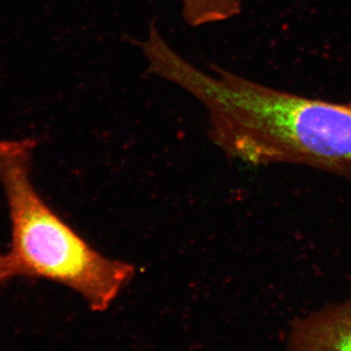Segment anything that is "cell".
<instances>
[{
  "label": "cell",
  "instance_id": "obj_5",
  "mask_svg": "<svg viewBox=\"0 0 351 351\" xmlns=\"http://www.w3.org/2000/svg\"><path fill=\"white\" fill-rule=\"evenodd\" d=\"M14 276H18V274L12 258L8 254L6 255L0 254V286Z\"/></svg>",
  "mask_w": 351,
  "mask_h": 351
},
{
  "label": "cell",
  "instance_id": "obj_1",
  "mask_svg": "<svg viewBox=\"0 0 351 351\" xmlns=\"http://www.w3.org/2000/svg\"><path fill=\"white\" fill-rule=\"evenodd\" d=\"M210 69L193 78L189 91L206 110L212 142L228 158L351 171V106L265 86L217 64Z\"/></svg>",
  "mask_w": 351,
  "mask_h": 351
},
{
  "label": "cell",
  "instance_id": "obj_2",
  "mask_svg": "<svg viewBox=\"0 0 351 351\" xmlns=\"http://www.w3.org/2000/svg\"><path fill=\"white\" fill-rule=\"evenodd\" d=\"M32 140L0 142V182L9 208L18 276L46 279L75 291L104 311L136 276L135 265L93 248L43 200L32 180Z\"/></svg>",
  "mask_w": 351,
  "mask_h": 351
},
{
  "label": "cell",
  "instance_id": "obj_3",
  "mask_svg": "<svg viewBox=\"0 0 351 351\" xmlns=\"http://www.w3.org/2000/svg\"><path fill=\"white\" fill-rule=\"evenodd\" d=\"M289 348L290 351H351V292L343 302L295 321Z\"/></svg>",
  "mask_w": 351,
  "mask_h": 351
},
{
  "label": "cell",
  "instance_id": "obj_4",
  "mask_svg": "<svg viewBox=\"0 0 351 351\" xmlns=\"http://www.w3.org/2000/svg\"><path fill=\"white\" fill-rule=\"evenodd\" d=\"M181 3L182 18L193 27L225 22L242 10L241 0H181Z\"/></svg>",
  "mask_w": 351,
  "mask_h": 351
}]
</instances>
